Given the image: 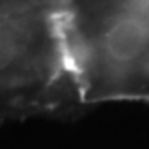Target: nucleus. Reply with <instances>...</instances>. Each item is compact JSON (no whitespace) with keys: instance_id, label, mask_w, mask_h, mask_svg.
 <instances>
[{"instance_id":"nucleus-2","label":"nucleus","mask_w":149,"mask_h":149,"mask_svg":"<svg viewBox=\"0 0 149 149\" xmlns=\"http://www.w3.org/2000/svg\"><path fill=\"white\" fill-rule=\"evenodd\" d=\"M59 26L85 107L149 102V2H61Z\"/></svg>"},{"instance_id":"nucleus-1","label":"nucleus","mask_w":149,"mask_h":149,"mask_svg":"<svg viewBox=\"0 0 149 149\" xmlns=\"http://www.w3.org/2000/svg\"><path fill=\"white\" fill-rule=\"evenodd\" d=\"M61 2H0V128L87 108L59 28Z\"/></svg>"}]
</instances>
